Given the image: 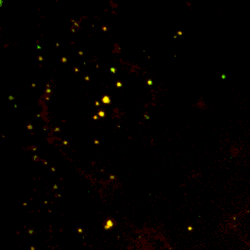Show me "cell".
Here are the masks:
<instances>
[{"label":"cell","instance_id":"6da1fadb","mask_svg":"<svg viewBox=\"0 0 250 250\" xmlns=\"http://www.w3.org/2000/svg\"><path fill=\"white\" fill-rule=\"evenodd\" d=\"M112 227V222H111V220H108L107 222H106V225H105V229H110Z\"/></svg>","mask_w":250,"mask_h":250}]
</instances>
